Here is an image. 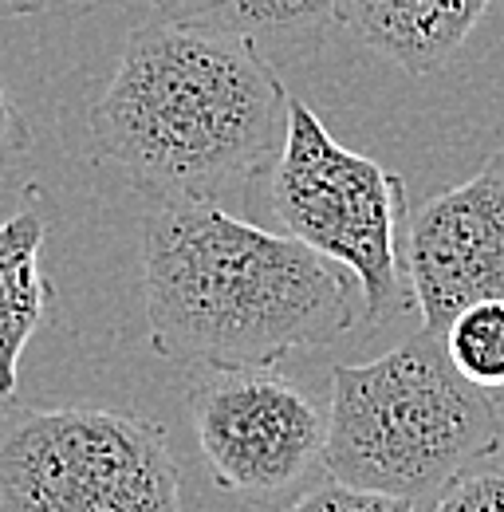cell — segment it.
Returning a JSON list of instances; mask_svg holds the SVG:
<instances>
[{
  "label": "cell",
  "instance_id": "6da1fadb",
  "mask_svg": "<svg viewBox=\"0 0 504 512\" xmlns=\"http://www.w3.org/2000/svg\"><path fill=\"white\" fill-rule=\"evenodd\" d=\"M150 347L193 371L276 367L355 327V276L217 201H162L142 233ZM363 300V296H359Z\"/></svg>",
  "mask_w": 504,
  "mask_h": 512
},
{
  "label": "cell",
  "instance_id": "7a4b0ae2",
  "mask_svg": "<svg viewBox=\"0 0 504 512\" xmlns=\"http://www.w3.org/2000/svg\"><path fill=\"white\" fill-rule=\"evenodd\" d=\"M288 99L256 40L154 20L91 107V142L138 190L217 201L276 162Z\"/></svg>",
  "mask_w": 504,
  "mask_h": 512
},
{
  "label": "cell",
  "instance_id": "3957f363",
  "mask_svg": "<svg viewBox=\"0 0 504 512\" xmlns=\"http://www.w3.org/2000/svg\"><path fill=\"white\" fill-rule=\"evenodd\" d=\"M504 442L501 406L422 327L371 363L331 367L323 469L331 481L430 509Z\"/></svg>",
  "mask_w": 504,
  "mask_h": 512
},
{
  "label": "cell",
  "instance_id": "277c9868",
  "mask_svg": "<svg viewBox=\"0 0 504 512\" xmlns=\"http://www.w3.org/2000/svg\"><path fill=\"white\" fill-rule=\"evenodd\" d=\"M0 512H186L170 438L142 414L0 402Z\"/></svg>",
  "mask_w": 504,
  "mask_h": 512
},
{
  "label": "cell",
  "instance_id": "5b68a950",
  "mask_svg": "<svg viewBox=\"0 0 504 512\" xmlns=\"http://www.w3.org/2000/svg\"><path fill=\"white\" fill-rule=\"evenodd\" d=\"M272 209L288 237L355 276L367 327L402 308L398 217L410 209L406 186L375 158L335 142L304 99H288L284 142L272 162Z\"/></svg>",
  "mask_w": 504,
  "mask_h": 512
},
{
  "label": "cell",
  "instance_id": "8992f818",
  "mask_svg": "<svg viewBox=\"0 0 504 512\" xmlns=\"http://www.w3.org/2000/svg\"><path fill=\"white\" fill-rule=\"evenodd\" d=\"M189 422L217 489L249 505L292 497L323 465L327 414L272 367L201 371Z\"/></svg>",
  "mask_w": 504,
  "mask_h": 512
},
{
  "label": "cell",
  "instance_id": "52a82bcc",
  "mask_svg": "<svg viewBox=\"0 0 504 512\" xmlns=\"http://www.w3.org/2000/svg\"><path fill=\"white\" fill-rule=\"evenodd\" d=\"M406 268L422 327L445 331L457 312L504 300V150L418 209H406Z\"/></svg>",
  "mask_w": 504,
  "mask_h": 512
},
{
  "label": "cell",
  "instance_id": "ba28073f",
  "mask_svg": "<svg viewBox=\"0 0 504 512\" xmlns=\"http://www.w3.org/2000/svg\"><path fill=\"white\" fill-rule=\"evenodd\" d=\"M497 0H335V20L406 75H434L477 32Z\"/></svg>",
  "mask_w": 504,
  "mask_h": 512
},
{
  "label": "cell",
  "instance_id": "9c48e42d",
  "mask_svg": "<svg viewBox=\"0 0 504 512\" xmlns=\"http://www.w3.org/2000/svg\"><path fill=\"white\" fill-rule=\"evenodd\" d=\"M44 233L48 229L36 205L0 221V402L16 398L20 355L52 304V284L40 268Z\"/></svg>",
  "mask_w": 504,
  "mask_h": 512
},
{
  "label": "cell",
  "instance_id": "30bf717a",
  "mask_svg": "<svg viewBox=\"0 0 504 512\" xmlns=\"http://www.w3.org/2000/svg\"><path fill=\"white\" fill-rule=\"evenodd\" d=\"M162 24L225 32V36H268L300 32L335 12V0H150Z\"/></svg>",
  "mask_w": 504,
  "mask_h": 512
},
{
  "label": "cell",
  "instance_id": "8fae6325",
  "mask_svg": "<svg viewBox=\"0 0 504 512\" xmlns=\"http://www.w3.org/2000/svg\"><path fill=\"white\" fill-rule=\"evenodd\" d=\"M453 367L481 390L504 386V300H481L441 331Z\"/></svg>",
  "mask_w": 504,
  "mask_h": 512
},
{
  "label": "cell",
  "instance_id": "7c38bea8",
  "mask_svg": "<svg viewBox=\"0 0 504 512\" xmlns=\"http://www.w3.org/2000/svg\"><path fill=\"white\" fill-rule=\"evenodd\" d=\"M280 512H418L414 505L398 501V497H382V493H367V489H351L339 481H323L308 489L304 497L288 501Z\"/></svg>",
  "mask_w": 504,
  "mask_h": 512
},
{
  "label": "cell",
  "instance_id": "4fadbf2b",
  "mask_svg": "<svg viewBox=\"0 0 504 512\" xmlns=\"http://www.w3.org/2000/svg\"><path fill=\"white\" fill-rule=\"evenodd\" d=\"M426 512H504V469L473 465Z\"/></svg>",
  "mask_w": 504,
  "mask_h": 512
},
{
  "label": "cell",
  "instance_id": "5bb4252c",
  "mask_svg": "<svg viewBox=\"0 0 504 512\" xmlns=\"http://www.w3.org/2000/svg\"><path fill=\"white\" fill-rule=\"evenodd\" d=\"M28 142H32V134H28L20 111H16V103L8 99V91H4V83H0V158L28 150Z\"/></svg>",
  "mask_w": 504,
  "mask_h": 512
},
{
  "label": "cell",
  "instance_id": "9a60e30c",
  "mask_svg": "<svg viewBox=\"0 0 504 512\" xmlns=\"http://www.w3.org/2000/svg\"><path fill=\"white\" fill-rule=\"evenodd\" d=\"M48 0H0V16H24V12H40Z\"/></svg>",
  "mask_w": 504,
  "mask_h": 512
}]
</instances>
